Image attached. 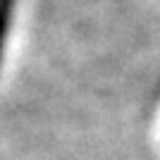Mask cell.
I'll list each match as a JSON object with an SVG mask.
<instances>
[{
    "mask_svg": "<svg viewBox=\"0 0 160 160\" xmlns=\"http://www.w3.org/2000/svg\"><path fill=\"white\" fill-rule=\"evenodd\" d=\"M14 10H17V0H0V60L5 53V41L10 36L14 22Z\"/></svg>",
    "mask_w": 160,
    "mask_h": 160,
    "instance_id": "1",
    "label": "cell"
}]
</instances>
